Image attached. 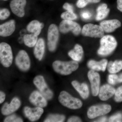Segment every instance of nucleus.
Instances as JSON below:
<instances>
[{
	"mask_svg": "<svg viewBox=\"0 0 122 122\" xmlns=\"http://www.w3.org/2000/svg\"><path fill=\"white\" fill-rule=\"evenodd\" d=\"M52 66L54 70L57 73L62 75H67L77 69L79 65L75 61H56L53 63Z\"/></svg>",
	"mask_w": 122,
	"mask_h": 122,
	"instance_id": "nucleus-1",
	"label": "nucleus"
},
{
	"mask_svg": "<svg viewBox=\"0 0 122 122\" xmlns=\"http://www.w3.org/2000/svg\"><path fill=\"white\" fill-rule=\"evenodd\" d=\"M100 44V46L98 51V53L99 55L105 56L112 53L116 48L117 43L113 36L107 35L102 38Z\"/></svg>",
	"mask_w": 122,
	"mask_h": 122,
	"instance_id": "nucleus-2",
	"label": "nucleus"
},
{
	"mask_svg": "<svg viewBox=\"0 0 122 122\" xmlns=\"http://www.w3.org/2000/svg\"><path fill=\"white\" fill-rule=\"evenodd\" d=\"M58 100L63 106L71 109H79L82 105L81 100L72 97L65 91H62L60 93Z\"/></svg>",
	"mask_w": 122,
	"mask_h": 122,
	"instance_id": "nucleus-3",
	"label": "nucleus"
},
{
	"mask_svg": "<svg viewBox=\"0 0 122 122\" xmlns=\"http://www.w3.org/2000/svg\"><path fill=\"white\" fill-rule=\"evenodd\" d=\"M13 55L11 46L5 42L0 44V60L2 66L5 68L10 66L12 63Z\"/></svg>",
	"mask_w": 122,
	"mask_h": 122,
	"instance_id": "nucleus-4",
	"label": "nucleus"
},
{
	"mask_svg": "<svg viewBox=\"0 0 122 122\" xmlns=\"http://www.w3.org/2000/svg\"><path fill=\"white\" fill-rule=\"evenodd\" d=\"M59 37L57 26L55 24H51L48 29V46L50 51L53 52L56 49Z\"/></svg>",
	"mask_w": 122,
	"mask_h": 122,
	"instance_id": "nucleus-5",
	"label": "nucleus"
},
{
	"mask_svg": "<svg viewBox=\"0 0 122 122\" xmlns=\"http://www.w3.org/2000/svg\"><path fill=\"white\" fill-rule=\"evenodd\" d=\"M82 34L86 36L102 38L104 36V31L100 25L88 24L83 26Z\"/></svg>",
	"mask_w": 122,
	"mask_h": 122,
	"instance_id": "nucleus-6",
	"label": "nucleus"
},
{
	"mask_svg": "<svg viewBox=\"0 0 122 122\" xmlns=\"http://www.w3.org/2000/svg\"><path fill=\"white\" fill-rule=\"evenodd\" d=\"M33 83L40 92L48 100L52 98L53 94L48 87L44 77L41 75L36 76L33 80Z\"/></svg>",
	"mask_w": 122,
	"mask_h": 122,
	"instance_id": "nucleus-7",
	"label": "nucleus"
},
{
	"mask_svg": "<svg viewBox=\"0 0 122 122\" xmlns=\"http://www.w3.org/2000/svg\"><path fill=\"white\" fill-rule=\"evenodd\" d=\"M15 62L18 68L21 71L26 72L30 68V59L27 53L24 50L19 51L15 58Z\"/></svg>",
	"mask_w": 122,
	"mask_h": 122,
	"instance_id": "nucleus-8",
	"label": "nucleus"
},
{
	"mask_svg": "<svg viewBox=\"0 0 122 122\" xmlns=\"http://www.w3.org/2000/svg\"><path fill=\"white\" fill-rule=\"evenodd\" d=\"M59 30L62 33H66L71 31L75 35L81 33V28L79 25L72 20H64L60 23Z\"/></svg>",
	"mask_w": 122,
	"mask_h": 122,
	"instance_id": "nucleus-9",
	"label": "nucleus"
},
{
	"mask_svg": "<svg viewBox=\"0 0 122 122\" xmlns=\"http://www.w3.org/2000/svg\"><path fill=\"white\" fill-rule=\"evenodd\" d=\"M111 110V107L108 105L93 106L90 107L87 111V115L90 119L104 115L108 113Z\"/></svg>",
	"mask_w": 122,
	"mask_h": 122,
	"instance_id": "nucleus-10",
	"label": "nucleus"
},
{
	"mask_svg": "<svg viewBox=\"0 0 122 122\" xmlns=\"http://www.w3.org/2000/svg\"><path fill=\"white\" fill-rule=\"evenodd\" d=\"M26 3V0H12L10 3L11 11L17 16L23 17L25 14V7Z\"/></svg>",
	"mask_w": 122,
	"mask_h": 122,
	"instance_id": "nucleus-11",
	"label": "nucleus"
},
{
	"mask_svg": "<svg viewBox=\"0 0 122 122\" xmlns=\"http://www.w3.org/2000/svg\"><path fill=\"white\" fill-rule=\"evenodd\" d=\"M88 77L91 85L92 94L93 96H96L99 92L100 82L99 75L94 71L90 70L88 72Z\"/></svg>",
	"mask_w": 122,
	"mask_h": 122,
	"instance_id": "nucleus-12",
	"label": "nucleus"
},
{
	"mask_svg": "<svg viewBox=\"0 0 122 122\" xmlns=\"http://www.w3.org/2000/svg\"><path fill=\"white\" fill-rule=\"evenodd\" d=\"M24 113L26 117L31 122H35L39 119L44 113V110L42 107L30 108L26 107L24 109Z\"/></svg>",
	"mask_w": 122,
	"mask_h": 122,
	"instance_id": "nucleus-13",
	"label": "nucleus"
},
{
	"mask_svg": "<svg viewBox=\"0 0 122 122\" xmlns=\"http://www.w3.org/2000/svg\"><path fill=\"white\" fill-rule=\"evenodd\" d=\"M20 106V99L17 97L14 98L9 104L5 103L1 109V113L4 115H9L17 110Z\"/></svg>",
	"mask_w": 122,
	"mask_h": 122,
	"instance_id": "nucleus-14",
	"label": "nucleus"
},
{
	"mask_svg": "<svg viewBox=\"0 0 122 122\" xmlns=\"http://www.w3.org/2000/svg\"><path fill=\"white\" fill-rule=\"evenodd\" d=\"M46 99L41 92L37 91L33 92L30 94L29 100L34 106L39 107H44L47 105Z\"/></svg>",
	"mask_w": 122,
	"mask_h": 122,
	"instance_id": "nucleus-15",
	"label": "nucleus"
},
{
	"mask_svg": "<svg viewBox=\"0 0 122 122\" xmlns=\"http://www.w3.org/2000/svg\"><path fill=\"white\" fill-rule=\"evenodd\" d=\"M15 29V22L11 20L0 25V35L1 36H9L13 33Z\"/></svg>",
	"mask_w": 122,
	"mask_h": 122,
	"instance_id": "nucleus-16",
	"label": "nucleus"
},
{
	"mask_svg": "<svg viewBox=\"0 0 122 122\" xmlns=\"http://www.w3.org/2000/svg\"><path fill=\"white\" fill-rule=\"evenodd\" d=\"M100 25L106 32L111 33L120 27L121 23L119 20L115 19L103 21L100 23Z\"/></svg>",
	"mask_w": 122,
	"mask_h": 122,
	"instance_id": "nucleus-17",
	"label": "nucleus"
},
{
	"mask_svg": "<svg viewBox=\"0 0 122 122\" xmlns=\"http://www.w3.org/2000/svg\"><path fill=\"white\" fill-rule=\"evenodd\" d=\"M115 89L110 85H103L99 92V98L102 101H106L112 97L115 94Z\"/></svg>",
	"mask_w": 122,
	"mask_h": 122,
	"instance_id": "nucleus-18",
	"label": "nucleus"
},
{
	"mask_svg": "<svg viewBox=\"0 0 122 122\" xmlns=\"http://www.w3.org/2000/svg\"><path fill=\"white\" fill-rule=\"evenodd\" d=\"M45 41L43 39L39 38L35 45L34 54L36 58L41 61L44 56L45 51Z\"/></svg>",
	"mask_w": 122,
	"mask_h": 122,
	"instance_id": "nucleus-19",
	"label": "nucleus"
},
{
	"mask_svg": "<svg viewBox=\"0 0 122 122\" xmlns=\"http://www.w3.org/2000/svg\"><path fill=\"white\" fill-rule=\"evenodd\" d=\"M72 84L82 98L86 99L88 97L89 95V90L86 84L84 83L80 84L76 81H72Z\"/></svg>",
	"mask_w": 122,
	"mask_h": 122,
	"instance_id": "nucleus-20",
	"label": "nucleus"
},
{
	"mask_svg": "<svg viewBox=\"0 0 122 122\" xmlns=\"http://www.w3.org/2000/svg\"><path fill=\"white\" fill-rule=\"evenodd\" d=\"M44 26L43 23H41L37 20H34L30 22L26 29L29 32L38 36L41 33Z\"/></svg>",
	"mask_w": 122,
	"mask_h": 122,
	"instance_id": "nucleus-21",
	"label": "nucleus"
},
{
	"mask_svg": "<svg viewBox=\"0 0 122 122\" xmlns=\"http://www.w3.org/2000/svg\"><path fill=\"white\" fill-rule=\"evenodd\" d=\"M83 51L81 46L76 44L74 49L70 51L69 53V56L74 61H81L83 57Z\"/></svg>",
	"mask_w": 122,
	"mask_h": 122,
	"instance_id": "nucleus-22",
	"label": "nucleus"
},
{
	"mask_svg": "<svg viewBox=\"0 0 122 122\" xmlns=\"http://www.w3.org/2000/svg\"><path fill=\"white\" fill-rule=\"evenodd\" d=\"M107 64L106 59H103L99 62L91 60L88 62V66L89 68L94 70L102 71L104 72L106 70Z\"/></svg>",
	"mask_w": 122,
	"mask_h": 122,
	"instance_id": "nucleus-23",
	"label": "nucleus"
},
{
	"mask_svg": "<svg viewBox=\"0 0 122 122\" xmlns=\"http://www.w3.org/2000/svg\"><path fill=\"white\" fill-rule=\"evenodd\" d=\"M110 10V9L107 8L106 4L100 5L97 9L96 20L99 21L104 19L109 14Z\"/></svg>",
	"mask_w": 122,
	"mask_h": 122,
	"instance_id": "nucleus-24",
	"label": "nucleus"
},
{
	"mask_svg": "<svg viewBox=\"0 0 122 122\" xmlns=\"http://www.w3.org/2000/svg\"><path fill=\"white\" fill-rule=\"evenodd\" d=\"M107 69L110 73H116L122 69V61H110L107 65Z\"/></svg>",
	"mask_w": 122,
	"mask_h": 122,
	"instance_id": "nucleus-25",
	"label": "nucleus"
},
{
	"mask_svg": "<svg viewBox=\"0 0 122 122\" xmlns=\"http://www.w3.org/2000/svg\"><path fill=\"white\" fill-rule=\"evenodd\" d=\"M24 41L25 45L28 47H34L35 46L38 41V36L31 34H26L24 35Z\"/></svg>",
	"mask_w": 122,
	"mask_h": 122,
	"instance_id": "nucleus-26",
	"label": "nucleus"
},
{
	"mask_svg": "<svg viewBox=\"0 0 122 122\" xmlns=\"http://www.w3.org/2000/svg\"><path fill=\"white\" fill-rule=\"evenodd\" d=\"M65 117L64 115L59 114L49 115L44 121L45 122H64Z\"/></svg>",
	"mask_w": 122,
	"mask_h": 122,
	"instance_id": "nucleus-27",
	"label": "nucleus"
},
{
	"mask_svg": "<svg viewBox=\"0 0 122 122\" xmlns=\"http://www.w3.org/2000/svg\"><path fill=\"white\" fill-rule=\"evenodd\" d=\"M61 18L64 20H76L77 18V16L73 12L67 11L63 13L61 16Z\"/></svg>",
	"mask_w": 122,
	"mask_h": 122,
	"instance_id": "nucleus-28",
	"label": "nucleus"
},
{
	"mask_svg": "<svg viewBox=\"0 0 122 122\" xmlns=\"http://www.w3.org/2000/svg\"><path fill=\"white\" fill-rule=\"evenodd\" d=\"M100 0H78L76 5L79 8H83L89 3H96L100 2Z\"/></svg>",
	"mask_w": 122,
	"mask_h": 122,
	"instance_id": "nucleus-29",
	"label": "nucleus"
},
{
	"mask_svg": "<svg viewBox=\"0 0 122 122\" xmlns=\"http://www.w3.org/2000/svg\"><path fill=\"white\" fill-rule=\"evenodd\" d=\"M5 122H22L23 120L21 118L17 117L15 115L9 116L7 117L4 120Z\"/></svg>",
	"mask_w": 122,
	"mask_h": 122,
	"instance_id": "nucleus-30",
	"label": "nucleus"
},
{
	"mask_svg": "<svg viewBox=\"0 0 122 122\" xmlns=\"http://www.w3.org/2000/svg\"><path fill=\"white\" fill-rule=\"evenodd\" d=\"M10 12L7 9H1L0 11V20H6L10 15Z\"/></svg>",
	"mask_w": 122,
	"mask_h": 122,
	"instance_id": "nucleus-31",
	"label": "nucleus"
},
{
	"mask_svg": "<svg viewBox=\"0 0 122 122\" xmlns=\"http://www.w3.org/2000/svg\"><path fill=\"white\" fill-rule=\"evenodd\" d=\"M115 100L117 102H122V86L118 88L115 92Z\"/></svg>",
	"mask_w": 122,
	"mask_h": 122,
	"instance_id": "nucleus-32",
	"label": "nucleus"
},
{
	"mask_svg": "<svg viewBox=\"0 0 122 122\" xmlns=\"http://www.w3.org/2000/svg\"><path fill=\"white\" fill-rule=\"evenodd\" d=\"M118 76L116 75H110L108 77V82L111 85H115L116 83H118Z\"/></svg>",
	"mask_w": 122,
	"mask_h": 122,
	"instance_id": "nucleus-33",
	"label": "nucleus"
},
{
	"mask_svg": "<svg viewBox=\"0 0 122 122\" xmlns=\"http://www.w3.org/2000/svg\"><path fill=\"white\" fill-rule=\"evenodd\" d=\"M122 120V114L121 113H118L113 116L110 117L109 122H120Z\"/></svg>",
	"mask_w": 122,
	"mask_h": 122,
	"instance_id": "nucleus-34",
	"label": "nucleus"
},
{
	"mask_svg": "<svg viewBox=\"0 0 122 122\" xmlns=\"http://www.w3.org/2000/svg\"><path fill=\"white\" fill-rule=\"evenodd\" d=\"M92 15V14L88 11H83L81 14V17L84 20H89L91 17Z\"/></svg>",
	"mask_w": 122,
	"mask_h": 122,
	"instance_id": "nucleus-35",
	"label": "nucleus"
},
{
	"mask_svg": "<svg viewBox=\"0 0 122 122\" xmlns=\"http://www.w3.org/2000/svg\"><path fill=\"white\" fill-rule=\"evenodd\" d=\"M63 9L67 11L73 12L74 11V8L73 5L70 4L68 3H66L63 5Z\"/></svg>",
	"mask_w": 122,
	"mask_h": 122,
	"instance_id": "nucleus-36",
	"label": "nucleus"
},
{
	"mask_svg": "<svg viewBox=\"0 0 122 122\" xmlns=\"http://www.w3.org/2000/svg\"><path fill=\"white\" fill-rule=\"evenodd\" d=\"M68 122H81V119L77 116H73L70 118L68 120Z\"/></svg>",
	"mask_w": 122,
	"mask_h": 122,
	"instance_id": "nucleus-37",
	"label": "nucleus"
},
{
	"mask_svg": "<svg viewBox=\"0 0 122 122\" xmlns=\"http://www.w3.org/2000/svg\"><path fill=\"white\" fill-rule=\"evenodd\" d=\"M5 98V94L3 92L1 91L0 92V104L4 102Z\"/></svg>",
	"mask_w": 122,
	"mask_h": 122,
	"instance_id": "nucleus-38",
	"label": "nucleus"
},
{
	"mask_svg": "<svg viewBox=\"0 0 122 122\" xmlns=\"http://www.w3.org/2000/svg\"><path fill=\"white\" fill-rule=\"evenodd\" d=\"M117 5L118 9L122 12V0H117Z\"/></svg>",
	"mask_w": 122,
	"mask_h": 122,
	"instance_id": "nucleus-39",
	"label": "nucleus"
},
{
	"mask_svg": "<svg viewBox=\"0 0 122 122\" xmlns=\"http://www.w3.org/2000/svg\"><path fill=\"white\" fill-rule=\"evenodd\" d=\"M122 82V74L118 76V83H121Z\"/></svg>",
	"mask_w": 122,
	"mask_h": 122,
	"instance_id": "nucleus-40",
	"label": "nucleus"
},
{
	"mask_svg": "<svg viewBox=\"0 0 122 122\" xmlns=\"http://www.w3.org/2000/svg\"><path fill=\"white\" fill-rule=\"evenodd\" d=\"M107 120V118L106 117H103L101 118L100 119L98 120V122H106Z\"/></svg>",
	"mask_w": 122,
	"mask_h": 122,
	"instance_id": "nucleus-41",
	"label": "nucleus"
},
{
	"mask_svg": "<svg viewBox=\"0 0 122 122\" xmlns=\"http://www.w3.org/2000/svg\"><path fill=\"white\" fill-rule=\"evenodd\" d=\"M4 0V1H7V0Z\"/></svg>",
	"mask_w": 122,
	"mask_h": 122,
	"instance_id": "nucleus-42",
	"label": "nucleus"
}]
</instances>
